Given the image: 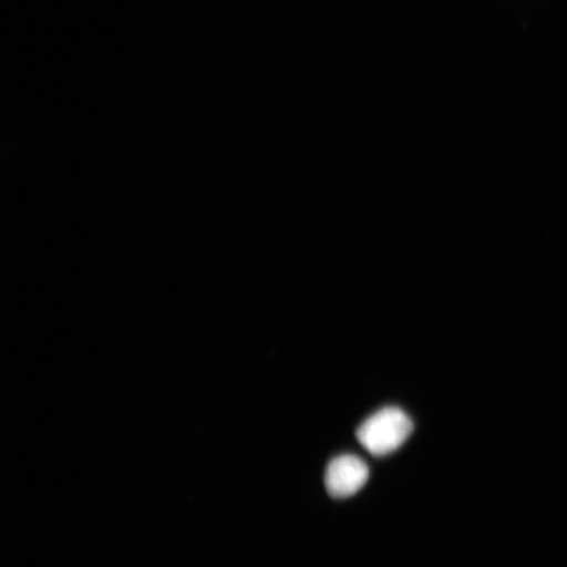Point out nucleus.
<instances>
[{
    "instance_id": "1",
    "label": "nucleus",
    "mask_w": 567,
    "mask_h": 567,
    "mask_svg": "<svg viewBox=\"0 0 567 567\" xmlns=\"http://www.w3.org/2000/svg\"><path fill=\"white\" fill-rule=\"evenodd\" d=\"M413 430V421L405 411L386 408L368 417L358 429L357 436L371 455L382 457L399 450Z\"/></svg>"
},
{
    "instance_id": "2",
    "label": "nucleus",
    "mask_w": 567,
    "mask_h": 567,
    "mask_svg": "<svg viewBox=\"0 0 567 567\" xmlns=\"http://www.w3.org/2000/svg\"><path fill=\"white\" fill-rule=\"evenodd\" d=\"M370 478V467L358 456L343 455L331 461L326 471V488L334 498H349Z\"/></svg>"
}]
</instances>
